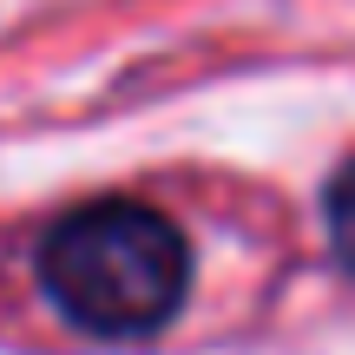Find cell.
I'll return each instance as SVG.
<instances>
[{"label": "cell", "instance_id": "6da1fadb", "mask_svg": "<svg viewBox=\"0 0 355 355\" xmlns=\"http://www.w3.org/2000/svg\"><path fill=\"white\" fill-rule=\"evenodd\" d=\"M40 290L92 336H152L191 290L184 230L139 198L79 204L40 237Z\"/></svg>", "mask_w": 355, "mask_h": 355}, {"label": "cell", "instance_id": "7a4b0ae2", "mask_svg": "<svg viewBox=\"0 0 355 355\" xmlns=\"http://www.w3.org/2000/svg\"><path fill=\"white\" fill-rule=\"evenodd\" d=\"M322 217H329V243L343 257V270L355 277V158L329 178V198H322Z\"/></svg>", "mask_w": 355, "mask_h": 355}]
</instances>
